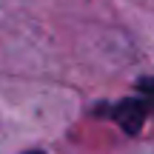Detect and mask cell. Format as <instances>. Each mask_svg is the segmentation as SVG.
<instances>
[{"mask_svg": "<svg viewBox=\"0 0 154 154\" xmlns=\"http://www.w3.org/2000/svg\"><path fill=\"white\" fill-rule=\"evenodd\" d=\"M143 103H146V100H143ZM143 103H140V100H126V103H123L120 109H114L111 114L123 123L126 131L134 134L140 126H143V117H146V106H143Z\"/></svg>", "mask_w": 154, "mask_h": 154, "instance_id": "cell-1", "label": "cell"}, {"mask_svg": "<svg viewBox=\"0 0 154 154\" xmlns=\"http://www.w3.org/2000/svg\"><path fill=\"white\" fill-rule=\"evenodd\" d=\"M26 154H43V151H26Z\"/></svg>", "mask_w": 154, "mask_h": 154, "instance_id": "cell-2", "label": "cell"}]
</instances>
